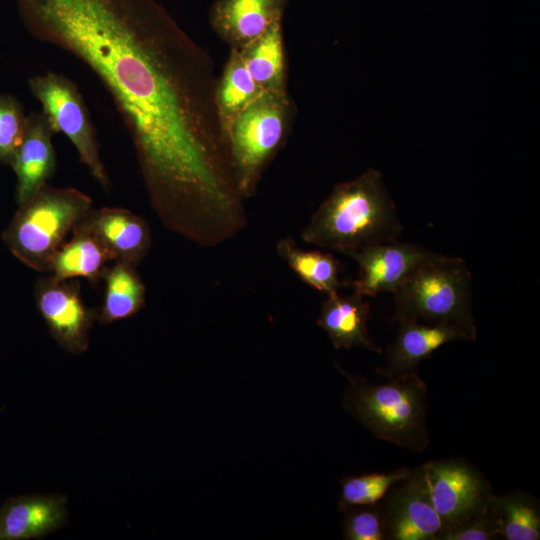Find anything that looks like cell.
<instances>
[{
    "label": "cell",
    "mask_w": 540,
    "mask_h": 540,
    "mask_svg": "<svg viewBox=\"0 0 540 540\" xmlns=\"http://www.w3.org/2000/svg\"><path fill=\"white\" fill-rule=\"evenodd\" d=\"M38 41L82 62L132 140L156 215L198 245L247 222L209 55L156 0H14Z\"/></svg>",
    "instance_id": "cell-1"
},
{
    "label": "cell",
    "mask_w": 540,
    "mask_h": 540,
    "mask_svg": "<svg viewBox=\"0 0 540 540\" xmlns=\"http://www.w3.org/2000/svg\"><path fill=\"white\" fill-rule=\"evenodd\" d=\"M402 229L381 173L369 169L333 188L301 232V239L352 257L366 247L398 239Z\"/></svg>",
    "instance_id": "cell-2"
},
{
    "label": "cell",
    "mask_w": 540,
    "mask_h": 540,
    "mask_svg": "<svg viewBox=\"0 0 540 540\" xmlns=\"http://www.w3.org/2000/svg\"><path fill=\"white\" fill-rule=\"evenodd\" d=\"M340 371L349 381L344 408L354 418L382 440L418 453L426 449L427 386L417 372L375 384Z\"/></svg>",
    "instance_id": "cell-3"
},
{
    "label": "cell",
    "mask_w": 540,
    "mask_h": 540,
    "mask_svg": "<svg viewBox=\"0 0 540 540\" xmlns=\"http://www.w3.org/2000/svg\"><path fill=\"white\" fill-rule=\"evenodd\" d=\"M92 205L91 197L79 189L46 184L18 206L3 232V241L21 263L38 272H49L54 255Z\"/></svg>",
    "instance_id": "cell-4"
},
{
    "label": "cell",
    "mask_w": 540,
    "mask_h": 540,
    "mask_svg": "<svg viewBox=\"0 0 540 540\" xmlns=\"http://www.w3.org/2000/svg\"><path fill=\"white\" fill-rule=\"evenodd\" d=\"M392 294L395 321L450 323L476 332L472 275L462 258L433 252Z\"/></svg>",
    "instance_id": "cell-5"
},
{
    "label": "cell",
    "mask_w": 540,
    "mask_h": 540,
    "mask_svg": "<svg viewBox=\"0 0 540 540\" xmlns=\"http://www.w3.org/2000/svg\"><path fill=\"white\" fill-rule=\"evenodd\" d=\"M287 92H264L233 122L227 144L237 190L245 201L279 150L290 116Z\"/></svg>",
    "instance_id": "cell-6"
},
{
    "label": "cell",
    "mask_w": 540,
    "mask_h": 540,
    "mask_svg": "<svg viewBox=\"0 0 540 540\" xmlns=\"http://www.w3.org/2000/svg\"><path fill=\"white\" fill-rule=\"evenodd\" d=\"M31 94L54 133L64 134L92 177L108 191L111 180L101 159L99 144L77 85L62 74L48 71L28 80Z\"/></svg>",
    "instance_id": "cell-7"
},
{
    "label": "cell",
    "mask_w": 540,
    "mask_h": 540,
    "mask_svg": "<svg viewBox=\"0 0 540 540\" xmlns=\"http://www.w3.org/2000/svg\"><path fill=\"white\" fill-rule=\"evenodd\" d=\"M442 529L487 512L493 497L489 481L462 458L432 460L421 465Z\"/></svg>",
    "instance_id": "cell-8"
},
{
    "label": "cell",
    "mask_w": 540,
    "mask_h": 540,
    "mask_svg": "<svg viewBox=\"0 0 540 540\" xmlns=\"http://www.w3.org/2000/svg\"><path fill=\"white\" fill-rule=\"evenodd\" d=\"M34 298L56 343L68 353L87 351L89 331L98 312L85 304L78 280H60L52 275L42 277L35 285Z\"/></svg>",
    "instance_id": "cell-9"
},
{
    "label": "cell",
    "mask_w": 540,
    "mask_h": 540,
    "mask_svg": "<svg viewBox=\"0 0 540 540\" xmlns=\"http://www.w3.org/2000/svg\"><path fill=\"white\" fill-rule=\"evenodd\" d=\"M380 505L386 539L437 540L442 521L432 505L421 466L411 470L408 478L394 484Z\"/></svg>",
    "instance_id": "cell-10"
},
{
    "label": "cell",
    "mask_w": 540,
    "mask_h": 540,
    "mask_svg": "<svg viewBox=\"0 0 540 540\" xmlns=\"http://www.w3.org/2000/svg\"><path fill=\"white\" fill-rule=\"evenodd\" d=\"M433 252L420 245L398 239L366 247L354 254L358 277L354 291L362 296L394 292L408 275Z\"/></svg>",
    "instance_id": "cell-11"
},
{
    "label": "cell",
    "mask_w": 540,
    "mask_h": 540,
    "mask_svg": "<svg viewBox=\"0 0 540 540\" xmlns=\"http://www.w3.org/2000/svg\"><path fill=\"white\" fill-rule=\"evenodd\" d=\"M399 329L381 373L387 378L416 372L418 364L451 341H473L476 332L450 323L399 320Z\"/></svg>",
    "instance_id": "cell-12"
},
{
    "label": "cell",
    "mask_w": 540,
    "mask_h": 540,
    "mask_svg": "<svg viewBox=\"0 0 540 540\" xmlns=\"http://www.w3.org/2000/svg\"><path fill=\"white\" fill-rule=\"evenodd\" d=\"M82 223L100 240L113 261L134 266L147 256L152 243L147 221L121 207L92 209Z\"/></svg>",
    "instance_id": "cell-13"
},
{
    "label": "cell",
    "mask_w": 540,
    "mask_h": 540,
    "mask_svg": "<svg viewBox=\"0 0 540 540\" xmlns=\"http://www.w3.org/2000/svg\"><path fill=\"white\" fill-rule=\"evenodd\" d=\"M53 134L42 113L27 116L22 142L10 164L17 178L15 197L18 206L33 197L54 174L56 156Z\"/></svg>",
    "instance_id": "cell-14"
},
{
    "label": "cell",
    "mask_w": 540,
    "mask_h": 540,
    "mask_svg": "<svg viewBox=\"0 0 540 540\" xmlns=\"http://www.w3.org/2000/svg\"><path fill=\"white\" fill-rule=\"evenodd\" d=\"M289 0H214L210 22L231 48H241L282 21Z\"/></svg>",
    "instance_id": "cell-15"
},
{
    "label": "cell",
    "mask_w": 540,
    "mask_h": 540,
    "mask_svg": "<svg viewBox=\"0 0 540 540\" xmlns=\"http://www.w3.org/2000/svg\"><path fill=\"white\" fill-rule=\"evenodd\" d=\"M67 498L30 495L9 498L0 507V540L40 539L65 524Z\"/></svg>",
    "instance_id": "cell-16"
},
{
    "label": "cell",
    "mask_w": 540,
    "mask_h": 540,
    "mask_svg": "<svg viewBox=\"0 0 540 540\" xmlns=\"http://www.w3.org/2000/svg\"><path fill=\"white\" fill-rule=\"evenodd\" d=\"M369 312V303L357 292L350 295L335 293L323 301L317 324L337 349L359 346L381 353V348L368 335Z\"/></svg>",
    "instance_id": "cell-17"
},
{
    "label": "cell",
    "mask_w": 540,
    "mask_h": 540,
    "mask_svg": "<svg viewBox=\"0 0 540 540\" xmlns=\"http://www.w3.org/2000/svg\"><path fill=\"white\" fill-rule=\"evenodd\" d=\"M112 256L81 222L54 255L49 273L60 280L85 278L97 283Z\"/></svg>",
    "instance_id": "cell-18"
},
{
    "label": "cell",
    "mask_w": 540,
    "mask_h": 540,
    "mask_svg": "<svg viewBox=\"0 0 540 540\" xmlns=\"http://www.w3.org/2000/svg\"><path fill=\"white\" fill-rule=\"evenodd\" d=\"M113 262L101 277L104 295L97 319L102 324L130 318L146 304V287L136 266L122 261Z\"/></svg>",
    "instance_id": "cell-19"
},
{
    "label": "cell",
    "mask_w": 540,
    "mask_h": 540,
    "mask_svg": "<svg viewBox=\"0 0 540 540\" xmlns=\"http://www.w3.org/2000/svg\"><path fill=\"white\" fill-rule=\"evenodd\" d=\"M238 49L247 71L262 92H286L282 21Z\"/></svg>",
    "instance_id": "cell-20"
},
{
    "label": "cell",
    "mask_w": 540,
    "mask_h": 540,
    "mask_svg": "<svg viewBox=\"0 0 540 540\" xmlns=\"http://www.w3.org/2000/svg\"><path fill=\"white\" fill-rule=\"evenodd\" d=\"M262 93L247 71L239 49L232 47L216 86L217 113L226 141L235 119Z\"/></svg>",
    "instance_id": "cell-21"
},
{
    "label": "cell",
    "mask_w": 540,
    "mask_h": 540,
    "mask_svg": "<svg viewBox=\"0 0 540 540\" xmlns=\"http://www.w3.org/2000/svg\"><path fill=\"white\" fill-rule=\"evenodd\" d=\"M276 251L304 283L327 296L338 293L340 264L331 253L302 249L289 236L278 240Z\"/></svg>",
    "instance_id": "cell-22"
},
{
    "label": "cell",
    "mask_w": 540,
    "mask_h": 540,
    "mask_svg": "<svg viewBox=\"0 0 540 540\" xmlns=\"http://www.w3.org/2000/svg\"><path fill=\"white\" fill-rule=\"evenodd\" d=\"M491 509L499 538L505 540L540 539V509L532 495L514 491L502 496L493 495Z\"/></svg>",
    "instance_id": "cell-23"
},
{
    "label": "cell",
    "mask_w": 540,
    "mask_h": 540,
    "mask_svg": "<svg viewBox=\"0 0 540 540\" xmlns=\"http://www.w3.org/2000/svg\"><path fill=\"white\" fill-rule=\"evenodd\" d=\"M411 470L398 468L384 473H368L341 480L339 509L351 506L371 505L380 502L396 483L409 477Z\"/></svg>",
    "instance_id": "cell-24"
},
{
    "label": "cell",
    "mask_w": 540,
    "mask_h": 540,
    "mask_svg": "<svg viewBox=\"0 0 540 540\" xmlns=\"http://www.w3.org/2000/svg\"><path fill=\"white\" fill-rule=\"evenodd\" d=\"M26 120L18 99L10 94H0V162L10 166L22 142Z\"/></svg>",
    "instance_id": "cell-25"
},
{
    "label": "cell",
    "mask_w": 540,
    "mask_h": 540,
    "mask_svg": "<svg viewBox=\"0 0 540 540\" xmlns=\"http://www.w3.org/2000/svg\"><path fill=\"white\" fill-rule=\"evenodd\" d=\"M343 538L348 540H384L386 527L380 502L351 506L343 510Z\"/></svg>",
    "instance_id": "cell-26"
},
{
    "label": "cell",
    "mask_w": 540,
    "mask_h": 540,
    "mask_svg": "<svg viewBox=\"0 0 540 540\" xmlns=\"http://www.w3.org/2000/svg\"><path fill=\"white\" fill-rule=\"evenodd\" d=\"M499 538L497 524L490 509L452 526L443 528L437 540H491Z\"/></svg>",
    "instance_id": "cell-27"
}]
</instances>
